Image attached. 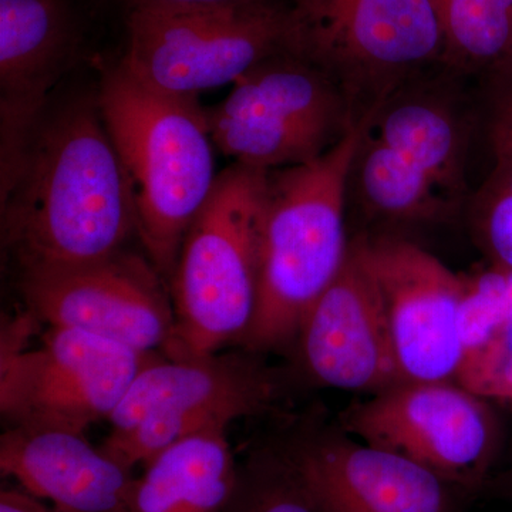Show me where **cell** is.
I'll use <instances>...</instances> for the list:
<instances>
[{"mask_svg":"<svg viewBox=\"0 0 512 512\" xmlns=\"http://www.w3.org/2000/svg\"><path fill=\"white\" fill-rule=\"evenodd\" d=\"M205 114L221 153L266 171L318 160L357 124L338 84L289 49L242 74Z\"/></svg>","mask_w":512,"mask_h":512,"instance_id":"9c48e42d","label":"cell"},{"mask_svg":"<svg viewBox=\"0 0 512 512\" xmlns=\"http://www.w3.org/2000/svg\"><path fill=\"white\" fill-rule=\"evenodd\" d=\"M281 448L318 512H463V490L343 430Z\"/></svg>","mask_w":512,"mask_h":512,"instance_id":"5bb4252c","label":"cell"},{"mask_svg":"<svg viewBox=\"0 0 512 512\" xmlns=\"http://www.w3.org/2000/svg\"><path fill=\"white\" fill-rule=\"evenodd\" d=\"M2 231L20 272L126 251L137 235L136 207L97 101L43 114L2 180Z\"/></svg>","mask_w":512,"mask_h":512,"instance_id":"6da1fadb","label":"cell"},{"mask_svg":"<svg viewBox=\"0 0 512 512\" xmlns=\"http://www.w3.org/2000/svg\"><path fill=\"white\" fill-rule=\"evenodd\" d=\"M503 89L490 120V143L494 158L512 156V69L503 74Z\"/></svg>","mask_w":512,"mask_h":512,"instance_id":"cb8c5ba5","label":"cell"},{"mask_svg":"<svg viewBox=\"0 0 512 512\" xmlns=\"http://www.w3.org/2000/svg\"><path fill=\"white\" fill-rule=\"evenodd\" d=\"M456 382L484 399L512 400V311L464 353Z\"/></svg>","mask_w":512,"mask_h":512,"instance_id":"603a6c76","label":"cell"},{"mask_svg":"<svg viewBox=\"0 0 512 512\" xmlns=\"http://www.w3.org/2000/svg\"><path fill=\"white\" fill-rule=\"evenodd\" d=\"M365 127L460 207L470 126L450 97L413 80L370 111Z\"/></svg>","mask_w":512,"mask_h":512,"instance_id":"e0dca14e","label":"cell"},{"mask_svg":"<svg viewBox=\"0 0 512 512\" xmlns=\"http://www.w3.org/2000/svg\"><path fill=\"white\" fill-rule=\"evenodd\" d=\"M224 512H318L281 446L259 448L238 463Z\"/></svg>","mask_w":512,"mask_h":512,"instance_id":"44dd1931","label":"cell"},{"mask_svg":"<svg viewBox=\"0 0 512 512\" xmlns=\"http://www.w3.org/2000/svg\"><path fill=\"white\" fill-rule=\"evenodd\" d=\"M370 215L394 224H420L453 217L457 208L426 177L404 164L396 151L367 133L363 119L349 177Z\"/></svg>","mask_w":512,"mask_h":512,"instance_id":"d6986e66","label":"cell"},{"mask_svg":"<svg viewBox=\"0 0 512 512\" xmlns=\"http://www.w3.org/2000/svg\"><path fill=\"white\" fill-rule=\"evenodd\" d=\"M289 50L345 94L353 119L429 67H443L444 35L431 0H289Z\"/></svg>","mask_w":512,"mask_h":512,"instance_id":"5b68a950","label":"cell"},{"mask_svg":"<svg viewBox=\"0 0 512 512\" xmlns=\"http://www.w3.org/2000/svg\"><path fill=\"white\" fill-rule=\"evenodd\" d=\"M153 264L121 251L94 264L20 272L28 312L55 328L93 333L141 353L170 342L174 308Z\"/></svg>","mask_w":512,"mask_h":512,"instance_id":"8fae6325","label":"cell"},{"mask_svg":"<svg viewBox=\"0 0 512 512\" xmlns=\"http://www.w3.org/2000/svg\"><path fill=\"white\" fill-rule=\"evenodd\" d=\"M0 512H57L50 510L42 500H37L23 490L6 488L0 493Z\"/></svg>","mask_w":512,"mask_h":512,"instance_id":"d4e9b609","label":"cell"},{"mask_svg":"<svg viewBox=\"0 0 512 512\" xmlns=\"http://www.w3.org/2000/svg\"><path fill=\"white\" fill-rule=\"evenodd\" d=\"M0 471L57 512H119L136 478L82 433L28 427L0 437Z\"/></svg>","mask_w":512,"mask_h":512,"instance_id":"2e32d148","label":"cell"},{"mask_svg":"<svg viewBox=\"0 0 512 512\" xmlns=\"http://www.w3.org/2000/svg\"><path fill=\"white\" fill-rule=\"evenodd\" d=\"M225 433L194 434L151 458L119 512H224L238 471Z\"/></svg>","mask_w":512,"mask_h":512,"instance_id":"ac0fdd59","label":"cell"},{"mask_svg":"<svg viewBox=\"0 0 512 512\" xmlns=\"http://www.w3.org/2000/svg\"><path fill=\"white\" fill-rule=\"evenodd\" d=\"M289 49L286 5L136 6L120 66L156 92L194 97Z\"/></svg>","mask_w":512,"mask_h":512,"instance_id":"ba28073f","label":"cell"},{"mask_svg":"<svg viewBox=\"0 0 512 512\" xmlns=\"http://www.w3.org/2000/svg\"><path fill=\"white\" fill-rule=\"evenodd\" d=\"M268 171L234 163L185 234L170 296L174 330L163 353L195 359L239 342L255 311Z\"/></svg>","mask_w":512,"mask_h":512,"instance_id":"277c9868","label":"cell"},{"mask_svg":"<svg viewBox=\"0 0 512 512\" xmlns=\"http://www.w3.org/2000/svg\"><path fill=\"white\" fill-rule=\"evenodd\" d=\"M74 46L63 0H0L2 178L18 164Z\"/></svg>","mask_w":512,"mask_h":512,"instance_id":"9a60e30c","label":"cell"},{"mask_svg":"<svg viewBox=\"0 0 512 512\" xmlns=\"http://www.w3.org/2000/svg\"><path fill=\"white\" fill-rule=\"evenodd\" d=\"M444 35L443 67L456 73L512 69V0H431Z\"/></svg>","mask_w":512,"mask_h":512,"instance_id":"ffe728a7","label":"cell"},{"mask_svg":"<svg viewBox=\"0 0 512 512\" xmlns=\"http://www.w3.org/2000/svg\"><path fill=\"white\" fill-rule=\"evenodd\" d=\"M363 120L311 163L268 171L258 292L239 343L249 352L298 338L303 320L339 274L350 239L349 177Z\"/></svg>","mask_w":512,"mask_h":512,"instance_id":"7a4b0ae2","label":"cell"},{"mask_svg":"<svg viewBox=\"0 0 512 512\" xmlns=\"http://www.w3.org/2000/svg\"><path fill=\"white\" fill-rule=\"evenodd\" d=\"M130 184L137 237L170 284L185 234L217 181L207 114L194 97L171 96L109 70L97 96Z\"/></svg>","mask_w":512,"mask_h":512,"instance_id":"3957f363","label":"cell"},{"mask_svg":"<svg viewBox=\"0 0 512 512\" xmlns=\"http://www.w3.org/2000/svg\"><path fill=\"white\" fill-rule=\"evenodd\" d=\"M349 436L427 468L471 494L500 451V427L484 397L457 382L402 383L340 417Z\"/></svg>","mask_w":512,"mask_h":512,"instance_id":"30bf717a","label":"cell"},{"mask_svg":"<svg viewBox=\"0 0 512 512\" xmlns=\"http://www.w3.org/2000/svg\"><path fill=\"white\" fill-rule=\"evenodd\" d=\"M131 8L136 6H231L251 3L272 2V0H128Z\"/></svg>","mask_w":512,"mask_h":512,"instance_id":"484cf974","label":"cell"},{"mask_svg":"<svg viewBox=\"0 0 512 512\" xmlns=\"http://www.w3.org/2000/svg\"><path fill=\"white\" fill-rule=\"evenodd\" d=\"M299 348L313 379L333 389L375 396L404 383L379 282L362 234L298 333Z\"/></svg>","mask_w":512,"mask_h":512,"instance_id":"4fadbf2b","label":"cell"},{"mask_svg":"<svg viewBox=\"0 0 512 512\" xmlns=\"http://www.w3.org/2000/svg\"><path fill=\"white\" fill-rule=\"evenodd\" d=\"M362 237L403 382H456L464 359L466 278L407 239Z\"/></svg>","mask_w":512,"mask_h":512,"instance_id":"7c38bea8","label":"cell"},{"mask_svg":"<svg viewBox=\"0 0 512 512\" xmlns=\"http://www.w3.org/2000/svg\"><path fill=\"white\" fill-rule=\"evenodd\" d=\"M470 227L493 268L512 274V156L495 160L471 198Z\"/></svg>","mask_w":512,"mask_h":512,"instance_id":"7402d4cb","label":"cell"},{"mask_svg":"<svg viewBox=\"0 0 512 512\" xmlns=\"http://www.w3.org/2000/svg\"><path fill=\"white\" fill-rule=\"evenodd\" d=\"M30 313L3 330L0 412L8 427L86 433L109 420L138 373L157 359L82 330L49 326L28 346Z\"/></svg>","mask_w":512,"mask_h":512,"instance_id":"52a82bcc","label":"cell"},{"mask_svg":"<svg viewBox=\"0 0 512 512\" xmlns=\"http://www.w3.org/2000/svg\"><path fill=\"white\" fill-rule=\"evenodd\" d=\"M281 387V376L249 350L195 359L157 357L111 414V433L101 451L133 471L187 437L268 413Z\"/></svg>","mask_w":512,"mask_h":512,"instance_id":"8992f818","label":"cell"}]
</instances>
